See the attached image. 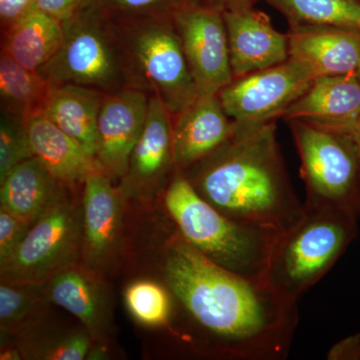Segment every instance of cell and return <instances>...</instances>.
<instances>
[{"label":"cell","mask_w":360,"mask_h":360,"mask_svg":"<svg viewBox=\"0 0 360 360\" xmlns=\"http://www.w3.org/2000/svg\"><path fill=\"white\" fill-rule=\"evenodd\" d=\"M35 6V0H0L1 32L18 22Z\"/></svg>","instance_id":"cell-31"},{"label":"cell","mask_w":360,"mask_h":360,"mask_svg":"<svg viewBox=\"0 0 360 360\" xmlns=\"http://www.w3.org/2000/svg\"><path fill=\"white\" fill-rule=\"evenodd\" d=\"M176 170L172 116L158 97H150L146 127L118 187L127 201L148 202L162 194Z\"/></svg>","instance_id":"cell-12"},{"label":"cell","mask_w":360,"mask_h":360,"mask_svg":"<svg viewBox=\"0 0 360 360\" xmlns=\"http://www.w3.org/2000/svg\"><path fill=\"white\" fill-rule=\"evenodd\" d=\"M87 0H35V6L61 22L77 13Z\"/></svg>","instance_id":"cell-32"},{"label":"cell","mask_w":360,"mask_h":360,"mask_svg":"<svg viewBox=\"0 0 360 360\" xmlns=\"http://www.w3.org/2000/svg\"><path fill=\"white\" fill-rule=\"evenodd\" d=\"M32 224L0 208V264L15 252Z\"/></svg>","instance_id":"cell-30"},{"label":"cell","mask_w":360,"mask_h":360,"mask_svg":"<svg viewBox=\"0 0 360 360\" xmlns=\"http://www.w3.org/2000/svg\"><path fill=\"white\" fill-rule=\"evenodd\" d=\"M234 79L281 65L290 59L288 34L253 6L224 11Z\"/></svg>","instance_id":"cell-14"},{"label":"cell","mask_w":360,"mask_h":360,"mask_svg":"<svg viewBox=\"0 0 360 360\" xmlns=\"http://www.w3.org/2000/svg\"><path fill=\"white\" fill-rule=\"evenodd\" d=\"M103 274L82 262L45 281L49 302L78 319L94 341L108 340L111 307Z\"/></svg>","instance_id":"cell-16"},{"label":"cell","mask_w":360,"mask_h":360,"mask_svg":"<svg viewBox=\"0 0 360 360\" xmlns=\"http://www.w3.org/2000/svg\"><path fill=\"white\" fill-rule=\"evenodd\" d=\"M172 20L198 94H219L234 79L224 11L186 0Z\"/></svg>","instance_id":"cell-10"},{"label":"cell","mask_w":360,"mask_h":360,"mask_svg":"<svg viewBox=\"0 0 360 360\" xmlns=\"http://www.w3.org/2000/svg\"><path fill=\"white\" fill-rule=\"evenodd\" d=\"M359 217L340 208L304 205L302 219L277 233L262 283L281 297L297 302L356 238Z\"/></svg>","instance_id":"cell-4"},{"label":"cell","mask_w":360,"mask_h":360,"mask_svg":"<svg viewBox=\"0 0 360 360\" xmlns=\"http://www.w3.org/2000/svg\"><path fill=\"white\" fill-rule=\"evenodd\" d=\"M33 158L23 120L1 110L0 115V181L16 165Z\"/></svg>","instance_id":"cell-28"},{"label":"cell","mask_w":360,"mask_h":360,"mask_svg":"<svg viewBox=\"0 0 360 360\" xmlns=\"http://www.w3.org/2000/svg\"><path fill=\"white\" fill-rule=\"evenodd\" d=\"M290 58L321 75L356 73L360 66V32L333 26H290Z\"/></svg>","instance_id":"cell-18"},{"label":"cell","mask_w":360,"mask_h":360,"mask_svg":"<svg viewBox=\"0 0 360 360\" xmlns=\"http://www.w3.org/2000/svg\"><path fill=\"white\" fill-rule=\"evenodd\" d=\"M1 37V52L23 68L37 71L60 47L63 26L34 6Z\"/></svg>","instance_id":"cell-22"},{"label":"cell","mask_w":360,"mask_h":360,"mask_svg":"<svg viewBox=\"0 0 360 360\" xmlns=\"http://www.w3.org/2000/svg\"><path fill=\"white\" fill-rule=\"evenodd\" d=\"M84 243L82 262L99 274H108L124 250L127 200L101 170L87 175L82 186Z\"/></svg>","instance_id":"cell-11"},{"label":"cell","mask_w":360,"mask_h":360,"mask_svg":"<svg viewBox=\"0 0 360 360\" xmlns=\"http://www.w3.org/2000/svg\"><path fill=\"white\" fill-rule=\"evenodd\" d=\"M290 26H333L360 32V0H266Z\"/></svg>","instance_id":"cell-25"},{"label":"cell","mask_w":360,"mask_h":360,"mask_svg":"<svg viewBox=\"0 0 360 360\" xmlns=\"http://www.w3.org/2000/svg\"><path fill=\"white\" fill-rule=\"evenodd\" d=\"M63 39L39 73L53 84H75L115 94L127 87L110 20L86 1L63 21Z\"/></svg>","instance_id":"cell-7"},{"label":"cell","mask_w":360,"mask_h":360,"mask_svg":"<svg viewBox=\"0 0 360 360\" xmlns=\"http://www.w3.org/2000/svg\"><path fill=\"white\" fill-rule=\"evenodd\" d=\"M236 123L225 112L219 94L198 96L172 118V143L177 170L184 172L229 141Z\"/></svg>","instance_id":"cell-15"},{"label":"cell","mask_w":360,"mask_h":360,"mask_svg":"<svg viewBox=\"0 0 360 360\" xmlns=\"http://www.w3.org/2000/svg\"><path fill=\"white\" fill-rule=\"evenodd\" d=\"M317 77L309 65L290 58L281 65L236 78L219 96L236 127H259L283 117Z\"/></svg>","instance_id":"cell-9"},{"label":"cell","mask_w":360,"mask_h":360,"mask_svg":"<svg viewBox=\"0 0 360 360\" xmlns=\"http://www.w3.org/2000/svg\"><path fill=\"white\" fill-rule=\"evenodd\" d=\"M181 172L203 200L241 224L283 232L304 212L290 186L276 122L236 127L224 146Z\"/></svg>","instance_id":"cell-2"},{"label":"cell","mask_w":360,"mask_h":360,"mask_svg":"<svg viewBox=\"0 0 360 360\" xmlns=\"http://www.w3.org/2000/svg\"><path fill=\"white\" fill-rule=\"evenodd\" d=\"M258 0H212V4L220 7L222 11L240 8V7L253 6Z\"/></svg>","instance_id":"cell-34"},{"label":"cell","mask_w":360,"mask_h":360,"mask_svg":"<svg viewBox=\"0 0 360 360\" xmlns=\"http://www.w3.org/2000/svg\"><path fill=\"white\" fill-rule=\"evenodd\" d=\"M149 99L148 94L131 87L104 96L97 120L96 161L113 181L127 172L132 149L146 127Z\"/></svg>","instance_id":"cell-13"},{"label":"cell","mask_w":360,"mask_h":360,"mask_svg":"<svg viewBox=\"0 0 360 360\" xmlns=\"http://www.w3.org/2000/svg\"><path fill=\"white\" fill-rule=\"evenodd\" d=\"M39 71L28 70L6 53L0 56V103L1 110L26 122L41 113L51 89Z\"/></svg>","instance_id":"cell-23"},{"label":"cell","mask_w":360,"mask_h":360,"mask_svg":"<svg viewBox=\"0 0 360 360\" xmlns=\"http://www.w3.org/2000/svg\"><path fill=\"white\" fill-rule=\"evenodd\" d=\"M0 359L1 360H20L23 359L22 352L18 345H1V352H0Z\"/></svg>","instance_id":"cell-35"},{"label":"cell","mask_w":360,"mask_h":360,"mask_svg":"<svg viewBox=\"0 0 360 360\" xmlns=\"http://www.w3.org/2000/svg\"><path fill=\"white\" fill-rule=\"evenodd\" d=\"M354 135L355 141H356L357 146H359V151H360V118L359 122H357L356 127L354 130Z\"/></svg>","instance_id":"cell-36"},{"label":"cell","mask_w":360,"mask_h":360,"mask_svg":"<svg viewBox=\"0 0 360 360\" xmlns=\"http://www.w3.org/2000/svg\"><path fill=\"white\" fill-rule=\"evenodd\" d=\"M168 219L189 245L222 269L262 283L277 233L241 224L196 193L180 170L162 194Z\"/></svg>","instance_id":"cell-3"},{"label":"cell","mask_w":360,"mask_h":360,"mask_svg":"<svg viewBox=\"0 0 360 360\" xmlns=\"http://www.w3.org/2000/svg\"><path fill=\"white\" fill-rule=\"evenodd\" d=\"M110 20L172 15L186 0H87Z\"/></svg>","instance_id":"cell-29"},{"label":"cell","mask_w":360,"mask_h":360,"mask_svg":"<svg viewBox=\"0 0 360 360\" xmlns=\"http://www.w3.org/2000/svg\"><path fill=\"white\" fill-rule=\"evenodd\" d=\"M0 184V208L30 222L58 200L68 186L34 156L13 168Z\"/></svg>","instance_id":"cell-21"},{"label":"cell","mask_w":360,"mask_h":360,"mask_svg":"<svg viewBox=\"0 0 360 360\" xmlns=\"http://www.w3.org/2000/svg\"><path fill=\"white\" fill-rule=\"evenodd\" d=\"M18 347L23 359L44 360L86 359L94 340L82 326L63 335L37 338L30 333L18 335Z\"/></svg>","instance_id":"cell-27"},{"label":"cell","mask_w":360,"mask_h":360,"mask_svg":"<svg viewBox=\"0 0 360 360\" xmlns=\"http://www.w3.org/2000/svg\"><path fill=\"white\" fill-rule=\"evenodd\" d=\"M127 87L158 97L172 116L198 98L172 15L110 20Z\"/></svg>","instance_id":"cell-5"},{"label":"cell","mask_w":360,"mask_h":360,"mask_svg":"<svg viewBox=\"0 0 360 360\" xmlns=\"http://www.w3.org/2000/svg\"><path fill=\"white\" fill-rule=\"evenodd\" d=\"M283 118L354 132L360 118V82L356 73L317 77L291 104Z\"/></svg>","instance_id":"cell-17"},{"label":"cell","mask_w":360,"mask_h":360,"mask_svg":"<svg viewBox=\"0 0 360 360\" xmlns=\"http://www.w3.org/2000/svg\"><path fill=\"white\" fill-rule=\"evenodd\" d=\"M329 360H360V333L335 343L328 354Z\"/></svg>","instance_id":"cell-33"},{"label":"cell","mask_w":360,"mask_h":360,"mask_svg":"<svg viewBox=\"0 0 360 360\" xmlns=\"http://www.w3.org/2000/svg\"><path fill=\"white\" fill-rule=\"evenodd\" d=\"M25 124L33 156L60 181L82 186L87 175L101 170L77 141L42 113L33 115Z\"/></svg>","instance_id":"cell-19"},{"label":"cell","mask_w":360,"mask_h":360,"mask_svg":"<svg viewBox=\"0 0 360 360\" xmlns=\"http://www.w3.org/2000/svg\"><path fill=\"white\" fill-rule=\"evenodd\" d=\"M187 1L200 2V4H212V0H187Z\"/></svg>","instance_id":"cell-37"},{"label":"cell","mask_w":360,"mask_h":360,"mask_svg":"<svg viewBox=\"0 0 360 360\" xmlns=\"http://www.w3.org/2000/svg\"><path fill=\"white\" fill-rule=\"evenodd\" d=\"M79 186H66L32 222L15 252L0 264V283H42L79 264L84 243Z\"/></svg>","instance_id":"cell-8"},{"label":"cell","mask_w":360,"mask_h":360,"mask_svg":"<svg viewBox=\"0 0 360 360\" xmlns=\"http://www.w3.org/2000/svg\"><path fill=\"white\" fill-rule=\"evenodd\" d=\"M356 75H357V77H359V79L360 82V66L359 68V70H357V71H356Z\"/></svg>","instance_id":"cell-38"},{"label":"cell","mask_w":360,"mask_h":360,"mask_svg":"<svg viewBox=\"0 0 360 360\" xmlns=\"http://www.w3.org/2000/svg\"><path fill=\"white\" fill-rule=\"evenodd\" d=\"M104 96L80 85L51 84L41 113L96 160L97 120Z\"/></svg>","instance_id":"cell-20"},{"label":"cell","mask_w":360,"mask_h":360,"mask_svg":"<svg viewBox=\"0 0 360 360\" xmlns=\"http://www.w3.org/2000/svg\"><path fill=\"white\" fill-rule=\"evenodd\" d=\"M300 155L304 205L360 214V151L354 132L304 120H286Z\"/></svg>","instance_id":"cell-6"},{"label":"cell","mask_w":360,"mask_h":360,"mask_svg":"<svg viewBox=\"0 0 360 360\" xmlns=\"http://www.w3.org/2000/svg\"><path fill=\"white\" fill-rule=\"evenodd\" d=\"M160 269L182 319L180 335L196 354L234 360L288 357L297 328V302L215 264L172 222L161 248Z\"/></svg>","instance_id":"cell-1"},{"label":"cell","mask_w":360,"mask_h":360,"mask_svg":"<svg viewBox=\"0 0 360 360\" xmlns=\"http://www.w3.org/2000/svg\"><path fill=\"white\" fill-rule=\"evenodd\" d=\"M125 304L132 317L151 328H160L169 323L174 314V300L165 284L155 281H134L124 292Z\"/></svg>","instance_id":"cell-26"},{"label":"cell","mask_w":360,"mask_h":360,"mask_svg":"<svg viewBox=\"0 0 360 360\" xmlns=\"http://www.w3.org/2000/svg\"><path fill=\"white\" fill-rule=\"evenodd\" d=\"M1 335L18 336L44 321L51 304L42 283H0Z\"/></svg>","instance_id":"cell-24"}]
</instances>
